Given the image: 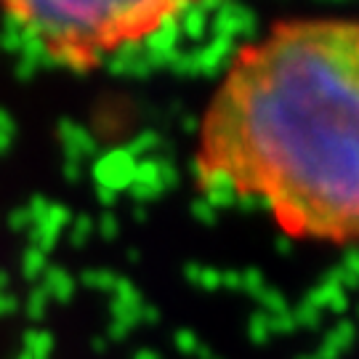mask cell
Segmentation results:
<instances>
[{"label":"cell","mask_w":359,"mask_h":359,"mask_svg":"<svg viewBox=\"0 0 359 359\" xmlns=\"http://www.w3.org/2000/svg\"><path fill=\"white\" fill-rule=\"evenodd\" d=\"M0 133H6V136H16V123H13V117L6 112V109H0Z\"/></svg>","instance_id":"cell-36"},{"label":"cell","mask_w":359,"mask_h":359,"mask_svg":"<svg viewBox=\"0 0 359 359\" xmlns=\"http://www.w3.org/2000/svg\"><path fill=\"white\" fill-rule=\"evenodd\" d=\"M192 56L194 67H197V75H216V72L229 67L231 56H234V40L213 38L210 43L192 51Z\"/></svg>","instance_id":"cell-8"},{"label":"cell","mask_w":359,"mask_h":359,"mask_svg":"<svg viewBox=\"0 0 359 359\" xmlns=\"http://www.w3.org/2000/svg\"><path fill=\"white\" fill-rule=\"evenodd\" d=\"M136 184H160V157H144L136 163Z\"/></svg>","instance_id":"cell-20"},{"label":"cell","mask_w":359,"mask_h":359,"mask_svg":"<svg viewBox=\"0 0 359 359\" xmlns=\"http://www.w3.org/2000/svg\"><path fill=\"white\" fill-rule=\"evenodd\" d=\"M197 285L205 287V290H218V287H221V271L213 269V266H203Z\"/></svg>","instance_id":"cell-33"},{"label":"cell","mask_w":359,"mask_h":359,"mask_svg":"<svg viewBox=\"0 0 359 359\" xmlns=\"http://www.w3.org/2000/svg\"><path fill=\"white\" fill-rule=\"evenodd\" d=\"M48 205H51V203H48L46 197H40V194H35V197H32V200L27 203L25 208H27V213H29V221H32V226L38 224L40 218L46 216V210H48Z\"/></svg>","instance_id":"cell-30"},{"label":"cell","mask_w":359,"mask_h":359,"mask_svg":"<svg viewBox=\"0 0 359 359\" xmlns=\"http://www.w3.org/2000/svg\"><path fill=\"white\" fill-rule=\"evenodd\" d=\"M16 359H32V357H27L25 351H22V354H19V357H16Z\"/></svg>","instance_id":"cell-55"},{"label":"cell","mask_w":359,"mask_h":359,"mask_svg":"<svg viewBox=\"0 0 359 359\" xmlns=\"http://www.w3.org/2000/svg\"><path fill=\"white\" fill-rule=\"evenodd\" d=\"M248 335H250V341L253 344H266L271 338V330H269V317L264 314V311H256L253 317H250V322H248Z\"/></svg>","instance_id":"cell-21"},{"label":"cell","mask_w":359,"mask_h":359,"mask_svg":"<svg viewBox=\"0 0 359 359\" xmlns=\"http://www.w3.org/2000/svg\"><path fill=\"white\" fill-rule=\"evenodd\" d=\"M96 229H99V234H102L104 240H115L117 231H120V224H117V218L112 213H104L99 218V224H96Z\"/></svg>","instance_id":"cell-31"},{"label":"cell","mask_w":359,"mask_h":359,"mask_svg":"<svg viewBox=\"0 0 359 359\" xmlns=\"http://www.w3.org/2000/svg\"><path fill=\"white\" fill-rule=\"evenodd\" d=\"M261 287H266V283H264V271L261 269H245L240 271V290H245V293L256 295Z\"/></svg>","instance_id":"cell-25"},{"label":"cell","mask_w":359,"mask_h":359,"mask_svg":"<svg viewBox=\"0 0 359 359\" xmlns=\"http://www.w3.org/2000/svg\"><path fill=\"white\" fill-rule=\"evenodd\" d=\"M96 197H99V203H104V205H112L117 200V194L109 192V189H96Z\"/></svg>","instance_id":"cell-46"},{"label":"cell","mask_w":359,"mask_h":359,"mask_svg":"<svg viewBox=\"0 0 359 359\" xmlns=\"http://www.w3.org/2000/svg\"><path fill=\"white\" fill-rule=\"evenodd\" d=\"M80 283L93 290H112L117 283V274L109 269H88L80 274Z\"/></svg>","instance_id":"cell-16"},{"label":"cell","mask_w":359,"mask_h":359,"mask_svg":"<svg viewBox=\"0 0 359 359\" xmlns=\"http://www.w3.org/2000/svg\"><path fill=\"white\" fill-rule=\"evenodd\" d=\"M40 280H43V283H40V287L48 293V298H51V301H62V304H67V301L75 295V277H72L67 269L48 266V269H46V274H43Z\"/></svg>","instance_id":"cell-9"},{"label":"cell","mask_w":359,"mask_h":359,"mask_svg":"<svg viewBox=\"0 0 359 359\" xmlns=\"http://www.w3.org/2000/svg\"><path fill=\"white\" fill-rule=\"evenodd\" d=\"M160 184H163L165 192H170L179 184V168L173 165V160H163L160 157Z\"/></svg>","instance_id":"cell-26"},{"label":"cell","mask_w":359,"mask_h":359,"mask_svg":"<svg viewBox=\"0 0 359 359\" xmlns=\"http://www.w3.org/2000/svg\"><path fill=\"white\" fill-rule=\"evenodd\" d=\"M144 218H147V208L139 205V208H136V221H144Z\"/></svg>","instance_id":"cell-53"},{"label":"cell","mask_w":359,"mask_h":359,"mask_svg":"<svg viewBox=\"0 0 359 359\" xmlns=\"http://www.w3.org/2000/svg\"><path fill=\"white\" fill-rule=\"evenodd\" d=\"M181 126H184V130H187V133H194L200 123H197V117H184V123H181Z\"/></svg>","instance_id":"cell-48"},{"label":"cell","mask_w":359,"mask_h":359,"mask_svg":"<svg viewBox=\"0 0 359 359\" xmlns=\"http://www.w3.org/2000/svg\"><path fill=\"white\" fill-rule=\"evenodd\" d=\"M83 176V163H77V160H67L65 157V179L67 181H80Z\"/></svg>","instance_id":"cell-35"},{"label":"cell","mask_w":359,"mask_h":359,"mask_svg":"<svg viewBox=\"0 0 359 359\" xmlns=\"http://www.w3.org/2000/svg\"><path fill=\"white\" fill-rule=\"evenodd\" d=\"M258 304H261V311L266 314V317H277V314H285V311H290V306H287V298H285L277 287H261L256 295Z\"/></svg>","instance_id":"cell-13"},{"label":"cell","mask_w":359,"mask_h":359,"mask_svg":"<svg viewBox=\"0 0 359 359\" xmlns=\"http://www.w3.org/2000/svg\"><path fill=\"white\" fill-rule=\"evenodd\" d=\"M298 359H317V357H298Z\"/></svg>","instance_id":"cell-56"},{"label":"cell","mask_w":359,"mask_h":359,"mask_svg":"<svg viewBox=\"0 0 359 359\" xmlns=\"http://www.w3.org/2000/svg\"><path fill=\"white\" fill-rule=\"evenodd\" d=\"M136 163L126 149H109L104 154H96L93 160V181L96 189H109V192H128L136 176Z\"/></svg>","instance_id":"cell-3"},{"label":"cell","mask_w":359,"mask_h":359,"mask_svg":"<svg viewBox=\"0 0 359 359\" xmlns=\"http://www.w3.org/2000/svg\"><path fill=\"white\" fill-rule=\"evenodd\" d=\"M314 357H317V359H341V351H338L335 346H330V344H325V341H322Z\"/></svg>","instance_id":"cell-40"},{"label":"cell","mask_w":359,"mask_h":359,"mask_svg":"<svg viewBox=\"0 0 359 359\" xmlns=\"http://www.w3.org/2000/svg\"><path fill=\"white\" fill-rule=\"evenodd\" d=\"M93 348H96V351H104V348H107V341H104V338H93Z\"/></svg>","instance_id":"cell-52"},{"label":"cell","mask_w":359,"mask_h":359,"mask_svg":"<svg viewBox=\"0 0 359 359\" xmlns=\"http://www.w3.org/2000/svg\"><path fill=\"white\" fill-rule=\"evenodd\" d=\"M6 287H8V274L0 271V293H6Z\"/></svg>","instance_id":"cell-51"},{"label":"cell","mask_w":359,"mask_h":359,"mask_svg":"<svg viewBox=\"0 0 359 359\" xmlns=\"http://www.w3.org/2000/svg\"><path fill=\"white\" fill-rule=\"evenodd\" d=\"M189 3H6L3 16L38 35L48 65L86 72L107 62L123 43H142L165 19L181 16Z\"/></svg>","instance_id":"cell-2"},{"label":"cell","mask_w":359,"mask_h":359,"mask_svg":"<svg viewBox=\"0 0 359 359\" xmlns=\"http://www.w3.org/2000/svg\"><path fill=\"white\" fill-rule=\"evenodd\" d=\"M128 261L130 264H136V261H139V250H136V248H130L128 250Z\"/></svg>","instance_id":"cell-54"},{"label":"cell","mask_w":359,"mask_h":359,"mask_svg":"<svg viewBox=\"0 0 359 359\" xmlns=\"http://www.w3.org/2000/svg\"><path fill=\"white\" fill-rule=\"evenodd\" d=\"M93 229H96L93 218L86 216V213H80V216L72 221V245H86L88 237L93 234Z\"/></svg>","instance_id":"cell-24"},{"label":"cell","mask_w":359,"mask_h":359,"mask_svg":"<svg viewBox=\"0 0 359 359\" xmlns=\"http://www.w3.org/2000/svg\"><path fill=\"white\" fill-rule=\"evenodd\" d=\"M112 293H115L112 301H120V304H128V306H142L144 304V295L139 293V287L130 283V280H126V277H117Z\"/></svg>","instance_id":"cell-18"},{"label":"cell","mask_w":359,"mask_h":359,"mask_svg":"<svg viewBox=\"0 0 359 359\" xmlns=\"http://www.w3.org/2000/svg\"><path fill=\"white\" fill-rule=\"evenodd\" d=\"M322 341H325V344H330V346H335L341 354H344V351L357 341V325H354L351 320H338L333 330L325 335Z\"/></svg>","instance_id":"cell-12"},{"label":"cell","mask_w":359,"mask_h":359,"mask_svg":"<svg viewBox=\"0 0 359 359\" xmlns=\"http://www.w3.org/2000/svg\"><path fill=\"white\" fill-rule=\"evenodd\" d=\"M69 208L67 205H48L46 216L40 218L38 224L29 229V240H32V248L43 250L48 256V250H53V245L59 243V234L69 224Z\"/></svg>","instance_id":"cell-6"},{"label":"cell","mask_w":359,"mask_h":359,"mask_svg":"<svg viewBox=\"0 0 359 359\" xmlns=\"http://www.w3.org/2000/svg\"><path fill=\"white\" fill-rule=\"evenodd\" d=\"M208 27H210V19H208V13L197 6V3H189L184 13L179 16V29L181 35H187L189 40H203L208 32Z\"/></svg>","instance_id":"cell-10"},{"label":"cell","mask_w":359,"mask_h":359,"mask_svg":"<svg viewBox=\"0 0 359 359\" xmlns=\"http://www.w3.org/2000/svg\"><path fill=\"white\" fill-rule=\"evenodd\" d=\"M165 67L168 69H173L176 75H197L192 51H181V48H176V51L165 59Z\"/></svg>","instance_id":"cell-19"},{"label":"cell","mask_w":359,"mask_h":359,"mask_svg":"<svg viewBox=\"0 0 359 359\" xmlns=\"http://www.w3.org/2000/svg\"><path fill=\"white\" fill-rule=\"evenodd\" d=\"M200 271H203V266H200V264H187V266H184V277H187V283L197 285V280H200Z\"/></svg>","instance_id":"cell-44"},{"label":"cell","mask_w":359,"mask_h":359,"mask_svg":"<svg viewBox=\"0 0 359 359\" xmlns=\"http://www.w3.org/2000/svg\"><path fill=\"white\" fill-rule=\"evenodd\" d=\"M194 354H197V357H200V359H221V357H218V354H213V351H210V348H208V346H203V344L197 346V351H194Z\"/></svg>","instance_id":"cell-47"},{"label":"cell","mask_w":359,"mask_h":359,"mask_svg":"<svg viewBox=\"0 0 359 359\" xmlns=\"http://www.w3.org/2000/svg\"><path fill=\"white\" fill-rule=\"evenodd\" d=\"M160 147H163V139H160L157 130H142V133L126 147V152H128L133 160H139L142 154H149V152H154V149H160Z\"/></svg>","instance_id":"cell-15"},{"label":"cell","mask_w":359,"mask_h":359,"mask_svg":"<svg viewBox=\"0 0 359 359\" xmlns=\"http://www.w3.org/2000/svg\"><path fill=\"white\" fill-rule=\"evenodd\" d=\"M16 298L13 295H8V293H0V317H8V314H13L16 311Z\"/></svg>","instance_id":"cell-37"},{"label":"cell","mask_w":359,"mask_h":359,"mask_svg":"<svg viewBox=\"0 0 359 359\" xmlns=\"http://www.w3.org/2000/svg\"><path fill=\"white\" fill-rule=\"evenodd\" d=\"M327 309H330V311H335V314H344V311L348 309V293H344V290H341V293L333 298V304H330Z\"/></svg>","instance_id":"cell-41"},{"label":"cell","mask_w":359,"mask_h":359,"mask_svg":"<svg viewBox=\"0 0 359 359\" xmlns=\"http://www.w3.org/2000/svg\"><path fill=\"white\" fill-rule=\"evenodd\" d=\"M133 359H160V354L152 351V348H142V351H136V357Z\"/></svg>","instance_id":"cell-49"},{"label":"cell","mask_w":359,"mask_h":359,"mask_svg":"<svg viewBox=\"0 0 359 359\" xmlns=\"http://www.w3.org/2000/svg\"><path fill=\"white\" fill-rule=\"evenodd\" d=\"M277 253H280V256H290V253H293V237L280 234V237H277Z\"/></svg>","instance_id":"cell-43"},{"label":"cell","mask_w":359,"mask_h":359,"mask_svg":"<svg viewBox=\"0 0 359 359\" xmlns=\"http://www.w3.org/2000/svg\"><path fill=\"white\" fill-rule=\"evenodd\" d=\"M59 139H62L67 160L83 163L86 157H96V152H99V144L90 136V130L83 128L75 120H62L59 123Z\"/></svg>","instance_id":"cell-7"},{"label":"cell","mask_w":359,"mask_h":359,"mask_svg":"<svg viewBox=\"0 0 359 359\" xmlns=\"http://www.w3.org/2000/svg\"><path fill=\"white\" fill-rule=\"evenodd\" d=\"M344 269H348L354 277L359 280V250H348L346 258H344V264H341Z\"/></svg>","instance_id":"cell-38"},{"label":"cell","mask_w":359,"mask_h":359,"mask_svg":"<svg viewBox=\"0 0 359 359\" xmlns=\"http://www.w3.org/2000/svg\"><path fill=\"white\" fill-rule=\"evenodd\" d=\"M221 285L231 287V290H240V271H221Z\"/></svg>","instance_id":"cell-39"},{"label":"cell","mask_w":359,"mask_h":359,"mask_svg":"<svg viewBox=\"0 0 359 359\" xmlns=\"http://www.w3.org/2000/svg\"><path fill=\"white\" fill-rule=\"evenodd\" d=\"M192 216L200 221V224H216L218 221V210H213V208L208 205L203 197H197L192 203Z\"/></svg>","instance_id":"cell-27"},{"label":"cell","mask_w":359,"mask_h":359,"mask_svg":"<svg viewBox=\"0 0 359 359\" xmlns=\"http://www.w3.org/2000/svg\"><path fill=\"white\" fill-rule=\"evenodd\" d=\"M269 330L271 335H287L295 330V322H293V314L290 311H285V314H277V317H269Z\"/></svg>","instance_id":"cell-28"},{"label":"cell","mask_w":359,"mask_h":359,"mask_svg":"<svg viewBox=\"0 0 359 359\" xmlns=\"http://www.w3.org/2000/svg\"><path fill=\"white\" fill-rule=\"evenodd\" d=\"M48 301H51L48 293L38 285V287L29 293V298H27V306H25L27 317H29V320H43V317H46V309H48Z\"/></svg>","instance_id":"cell-23"},{"label":"cell","mask_w":359,"mask_h":359,"mask_svg":"<svg viewBox=\"0 0 359 359\" xmlns=\"http://www.w3.org/2000/svg\"><path fill=\"white\" fill-rule=\"evenodd\" d=\"M197 346H200V338L192 330H179L176 333V348H179L181 354H194Z\"/></svg>","instance_id":"cell-29"},{"label":"cell","mask_w":359,"mask_h":359,"mask_svg":"<svg viewBox=\"0 0 359 359\" xmlns=\"http://www.w3.org/2000/svg\"><path fill=\"white\" fill-rule=\"evenodd\" d=\"M290 314H293L295 327L317 330V327L322 325V311H320V309H314L311 304H306V301H301V304H298V306H295Z\"/></svg>","instance_id":"cell-17"},{"label":"cell","mask_w":359,"mask_h":359,"mask_svg":"<svg viewBox=\"0 0 359 359\" xmlns=\"http://www.w3.org/2000/svg\"><path fill=\"white\" fill-rule=\"evenodd\" d=\"M194 168L258 197L293 240L359 243V22H280L237 48Z\"/></svg>","instance_id":"cell-1"},{"label":"cell","mask_w":359,"mask_h":359,"mask_svg":"<svg viewBox=\"0 0 359 359\" xmlns=\"http://www.w3.org/2000/svg\"><path fill=\"white\" fill-rule=\"evenodd\" d=\"M128 333H130L128 327H123L120 322H112V325H109V330H107V338H109V341H123Z\"/></svg>","instance_id":"cell-42"},{"label":"cell","mask_w":359,"mask_h":359,"mask_svg":"<svg viewBox=\"0 0 359 359\" xmlns=\"http://www.w3.org/2000/svg\"><path fill=\"white\" fill-rule=\"evenodd\" d=\"M8 226H11L13 231H29L32 229V221H29L27 208H16V210H11V216H8Z\"/></svg>","instance_id":"cell-32"},{"label":"cell","mask_w":359,"mask_h":359,"mask_svg":"<svg viewBox=\"0 0 359 359\" xmlns=\"http://www.w3.org/2000/svg\"><path fill=\"white\" fill-rule=\"evenodd\" d=\"M160 320V311L154 306H149V304H144L142 306V322H149V325H154V322Z\"/></svg>","instance_id":"cell-45"},{"label":"cell","mask_w":359,"mask_h":359,"mask_svg":"<svg viewBox=\"0 0 359 359\" xmlns=\"http://www.w3.org/2000/svg\"><path fill=\"white\" fill-rule=\"evenodd\" d=\"M107 69L112 75L147 77L152 72V65H149V56L142 43H123L120 48H115L107 56Z\"/></svg>","instance_id":"cell-5"},{"label":"cell","mask_w":359,"mask_h":359,"mask_svg":"<svg viewBox=\"0 0 359 359\" xmlns=\"http://www.w3.org/2000/svg\"><path fill=\"white\" fill-rule=\"evenodd\" d=\"M46 269H48V256L29 245L25 250V256H22V274L27 280H38V277L46 274Z\"/></svg>","instance_id":"cell-14"},{"label":"cell","mask_w":359,"mask_h":359,"mask_svg":"<svg viewBox=\"0 0 359 359\" xmlns=\"http://www.w3.org/2000/svg\"><path fill=\"white\" fill-rule=\"evenodd\" d=\"M210 29H213V38H250L256 32V13L237 3H221L210 19Z\"/></svg>","instance_id":"cell-4"},{"label":"cell","mask_w":359,"mask_h":359,"mask_svg":"<svg viewBox=\"0 0 359 359\" xmlns=\"http://www.w3.org/2000/svg\"><path fill=\"white\" fill-rule=\"evenodd\" d=\"M38 69H40L38 65H32V62H27V59H19V65H16V69H13V72H16V77H19V80H29V77L35 75Z\"/></svg>","instance_id":"cell-34"},{"label":"cell","mask_w":359,"mask_h":359,"mask_svg":"<svg viewBox=\"0 0 359 359\" xmlns=\"http://www.w3.org/2000/svg\"><path fill=\"white\" fill-rule=\"evenodd\" d=\"M11 147V136H6V133H0V154L6 152Z\"/></svg>","instance_id":"cell-50"},{"label":"cell","mask_w":359,"mask_h":359,"mask_svg":"<svg viewBox=\"0 0 359 359\" xmlns=\"http://www.w3.org/2000/svg\"><path fill=\"white\" fill-rule=\"evenodd\" d=\"M53 351V335L48 330H27L25 333V354L32 359H48Z\"/></svg>","instance_id":"cell-11"},{"label":"cell","mask_w":359,"mask_h":359,"mask_svg":"<svg viewBox=\"0 0 359 359\" xmlns=\"http://www.w3.org/2000/svg\"><path fill=\"white\" fill-rule=\"evenodd\" d=\"M130 197L139 203V205H147V203H152V200H160L163 194H165V189H163V184H130L128 187Z\"/></svg>","instance_id":"cell-22"}]
</instances>
